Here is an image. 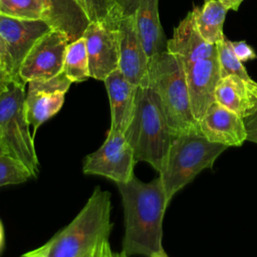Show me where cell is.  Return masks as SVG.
Masks as SVG:
<instances>
[{
	"label": "cell",
	"mask_w": 257,
	"mask_h": 257,
	"mask_svg": "<svg viewBox=\"0 0 257 257\" xmlns=\"http://www.w3.org/2000/svg\"><path fill=\"white\" fill-rule=\"evenodd\" d=\"M100 243V242H99ZM98 243V244H99ZM98 244L93 248V249H91L90 251H88L86 254H84L83 256H81V257H96V253H97V248H98Z\"/></svg>",
	"instance_id": "33"
},
{
	"label": "cell",
	"mask_w": 257,
	"mask_h": 257,
	"mask_svg": "<svg viewBox=\"0 0 257 257\" xmlns=\"http://www.w3.org/2000/svg\"><path fill=\"white\" fill-rule=\"evenodd\" d=\"M62 71L71 82H81L90 77L88 56L83 37L68 44Z\"/></svg>",
	"instance_id": "21"
},
{
	"label": "cell",
	"mask_w": 257,
	"mask_h": 257,
	"mask_svg": "<svg viewBox=\"0 0 257 257\" xmlns=\"http://www.w3.org/2000/svg\"><path fill=\"white\" fill-rule=\"evenodd\" d=\"M203 136L210 142L226 147H240L247 141L244 118L214 101L198 122Z\"/></svg>",
	"instance_id": "15"
},
{
	"label": "cell",
	"mask_w": 257,
	"mask_h": 257,
	"mask_svg": "<svg viewBox=\"0 0 257 257\" xmlns=\"http://www.w3.org/2000/svg\"><path fill=\"white\" fill-rule=\"evenodd\" d=\"M52 29L44 19H20L0 14V35L5 41L17 74L32 46Z\"/></svg>",
	"instance_id": "13"
},
{
	"label": "cell",
	"mask_w": 257,
	"mask_h": 257,
	"mask_svg": "<svg viewBox=\"0 0 257 257\" xmlns=\"http://www.w3.org/2000/svg\"><path fill=\"white\" fill-rule=\"evenodd\" d=\"M182 64V63H181ZM192 111L197 122L215 101V89L221 78L218 55L182 64Z\"/></svg>",
	"instance_id": "12"
},
{
	"label": "cell",
	"mask_w": 257,
	"mask_h": 257,
	"mask_svg": "<svg viewBox=\"0 0 257 257\" xmlns=\"http://www.w3.org/2000/svg\"><path fill=\"white\" fill-rule=\"evenodd\" d=\"M124 218L122 254L150 257L163 249V220L169 202L160 177L143 182L134 176L118 183Z\"/></svg>",
	"instance_id": "1"
},
{
	"label": "cell",
	"mask_w": 257,
	"mask_h": 257,
	"mask_svg": "<svg viewBox=\"0 0 257 257\" xmlns=\"http://www.w3.org/2000/svg\"><path fill=\"white\" fill-rule=\"evenodd\" d=\"M32 175L19 160L8 154L0 155V187L26 182Z\"/></svg>",
	"instance_id": "25"
},
{
	"label": "cell",
	"mask_w": 257,
	"mask_h": 257,
	"mask_svg": "<svg viewBox=\"0 0 257 257\" xmlns=\"http://www.w3.org/2000/svg\"><path fill=\"white\" fill-rule=\"evenodd\" d=\"M88 56L90 77L104 80L118 69L119 34L116 24L90 22L82 35Z\"/></svg>",
	"instance_id": "9"
},
{
	"label": "cell",
	"mask_w": 257,
	"mask_h": 257,
	"mask_svg": "<svg viewBox=\"0 0 257 257\" xmlns=\"http://www.w3.org/2000/svg\"><path fill=\"white\" fill-rule=\"evenodd\" d=\"M192 11L198 31L205 41L215 45L225 38L223 25L228 9L219 0L205 2L202 7H195Z\"/></svg>",
	"instance_id": "20"
},
{
	"label": "cell",
	"mask_w": 257,
	"mask_h": 257,
	"mask_svg": "<svg viewBox=\"0 0 257 257\" xmlns=\"http://www.w3.org/2000/svg\"><path fill=\"white\" fill-rule=\"evenodd\" d=\"M150 257H169V256H168V254L166 253V251L163 248V249L159 250L158 252H155L154 254H152Z\"/></svg>",
	"instance_id": "34"
},
{
	"label": "cell",
	"mask_w": 257,
	"mask_h": 257,
	"mask_svg": "<svg viewBox=\"0 0 257 257\" xmlns=\"http://www.w3.org/2000/svg\"><path fill=\"white\" fill-rule=\"evenodd\" d=\"M232 50L236 57L241 61H248L257 58V55L254 51V49L247 44L245 41L240 40V41H230Z\"/></svg>",
	"instance_id": "27"
},
{
	"label": "cell",
	"mask_w": 257,
	"mask_h": 257,
	"mask_svg": "<svg viewBox=\"0 0 257 257\" xmlns=\"http://www.w3.org/2000/svg\"><path fill=\"white\" fill-rule=\"evenodd\" d=\"M0 69L2 72V80L0 82L8 81L13 78L19 77V75L16 73L14 69L12 58L9 54L5 41L1 35H0Z\"/></svg>",
	"instance_id": "26"
},
{
	"label": "cell",
	"mask_w": 257,
	"mask_h": 257,
	"mask_svg": "<svg viewBox=\"0 0 257 257\" xmlns=\"http://www.w3.org/2000/svg\"><path fill=\"white\" fill-rule=\"evenodd\" d=\"M167 51L175 55L182 64L217 54L216 45L205 41L198 31L193 11L175 27L173 37L167 41Z\"/></svg>",
	"instance_id": "16"
},
{
	"label": "cell",
	"mask_w": 257,
	"mask_h": 257,
	"mask_svg": "<svg viewBox=\"0 0 257 257\" xmlns=\"http://www.w3.org/2000/svg\"><path fill=\"white\" fill-rule=\"evenodd\" d=\"M204 1H205V2H208V1H210V0H204Z\"/></svg>",
	"instance_id": "37"
},
{
	"label": "cell",
	"mask_w": 257,
	"mask_h": 257,
	"mask_svg": "<svg viewBox=\"0 0 257 257\" xmlns=\"http://www.w3.org/2000/svg\"><path fill=\"white\" fill-rule=\"evenodd\" d=\"M50 9L48 0H0V14L20 19H44Z\"/></svg>",
	"instance_id": "22"
},
{
	"label": "cell",
	"mask_w": 257,
	"mask_h": 257,
	"mask_svg": "<svg viewBox=\"0 0 257 257\" xmlns=\"http://www.w3.org/2000/svg\"><path fill=\"white\" fill-rule=\"evenodd\" d=\"M90 22L116 24L121 8L116 0H76Z\"/></svg>",
	"instance_id": "23"
},
{
	"label": "cell",
	"mask_w": 257,
	"mask_h": 257,
	"mask_svg": "<svg viewBox=\"0 0 257 257\" xmlns=\"http://www.w3.org/2000/svg\"><path fill=\"white\" fill-rule=\"evenodd\" d=\"M103 82L110 104L109 130L124 134L135 113L139 86L131 83L118 69L110 73Z\"/></svg>",
	"instance_id": "17"
},
{
	"label": "cell",
	"mask_w": 257,
	"mask_h": 257,
	"mask_svg": "<svg viewBox=\"0 0 257 257\" xmlns=\"http://www.w3.org/2000/svg\"><path fill=\"white\" fill-rule=\"evenodd\" d=\"M22 257H47L46 248L44 245H42L41 247H39L33 251L25 253Z\"/></svg>",
	"instance_id": "31"
},
{
	"label": "cell",
	"mask_w": 257,
	"mask_h": 257,
	"mask_svg": "<svg viewBox=\"0 0 257 257\" xmlns=\"http://www.w3.org/2000/svg\"><path fill=\"white\" fill-rule=\"evenodd\" d=\"M121 10L133 12L136 25L148 56L167 50V41L159 16V0H116Z\"/></svg>",
	"instance_id": "14"
},
{
	"label": "cell",
	"mask_w": 257,
	"mask_h": 257,
	"mask_svg": "<svg viewBox=\"0 0 257 257\" xmlns=\"http://www.w3.org/2000/svg\"><path fill=\"white\" fill-rule=\"evenodd\" d=\"M228 10H234L237 11L239 9V6L243 2V0H219Z\"/></svg>",
	"instance_id": "30"
},
{
	"label": "cell",
	"mask_w": 257,
	"mask_h": 257,
	"mask_svg": "<svg viewBox=\"0 0 257 257\" xmlns=\"http://www.w3.org/2000/svg\"><path fill=\"white\" fill-rule=\"evenodd\" d=\"M119 34L118 70L133 84L147 86L148 56L144 49L133 12L121 13L117 19Z\"/></svg>",
	"instance_id": "11"
},
{
	"label": "cell",
	"mask_w": 257,
	"mask_h": 257,
	"mask_svg": "<svg viewBox=\"0 0 257 257\" xmlns=\"http://www.w3.org/2000/svg\"><path fill=\"white\" fill-rule=\"evenodd\" d=\"M72 82L63 71L49 79L28 82L25 95V110L34 132L56 114L63 105L64 96Z\"/></svg>",
	"instance_id": "10"
},
{
	"label": "cell",
	"mask_w": 257,
	"mask_h": 257,
	"mask_svg": "<svg viewBox=\"0 0 257 257\" xmlns=\"http://www.w3.org/2000/svg\"><path fill=\"white\" fill-rule=\"evenodd\" d=\"M25 84L20 77L0 82V138L6 153L36 177L39 162L26 116Z\"/></svg>",
	"instance_id": "6"
},
{
	"label": "cell",
	"mask_w": 257,
	"mask_h": 257,
	"mask_svg": "<svg viewBox=\"0 0 257 257\" xmlns=\"http://www.w3.org/2000/svg\"><path fill=\"white\" fill-rule=\"evenodd\" d=\"M96 257H125V256L122 254V252L120 253L112 252L108 243V239H103L98 244Z\"/></svg>",
	"instance_id": "29"
},
{
	"label": "cell",
	"mask_w": 257,
	"mask_h": 257,
	"mask_svg": "<svg viewBox=\"0 0 257 257\" xmlns=\"http://www.w3.org/2000/svg\"><path fill=\"white\" fill-rule=\"evenodd\" d=\"M67 35L61 30L52 29L39 38L20 64L18 75L27 84L33 80H44L60 74L66 48Z\"/></svg>",
	"instance_id": "8"
},
{
	"label": "cell",
	"mask_w": 257,
	"mask_h": 257,
	"mask_svg": "<svg viewBox=\"0 0 257 257\" xmlns=\"http://www.w3.org/2000/svg\"><path fill=\"white\" fill-rule=\"evenodd\" d=\"M228 147L210 142L196 128L173 137L159 177L168 202L203 170L212 168Z\"/></svg>",
	"instance_id": "4"
},
{
	"label": "cell",
	"mask_w": 257,
	"mask_h": 257,
	"mask_svg": "<svg viewBox=\"0 0 257 257\" xmlns=\"http://www.w3.org/2000/svg\"><path fill=\"white\" fill-rule=\"evenodd\" d=\"M110 194L96 187L74 219L44 244L47 257H81L108 239Z\"/></svg>",
	"instance_id": "2"
},
{
	"label": "cell",
	"mask_w": 257,
	"mask_h": 257,
	"mask_svg": "<svg viewBox=\"0 0 257 257\" xmlns=\"http://www.w3.org/2000/svg\"><path fill=\"white\" fill-rule=\"evenodd\" d=\"M4 241H5V238H4V229H3V225L0 221V253L2 252L3 250V247H4Z\"/></svg>",
	"instance_id": "32"
},
{
	"label": "cell",
	"mask_w": 257,
	"mask_h": 257,
	"mask_svg": "<svg viewBox=\"0 0 257 257\" xmlns=\"http://www.w3.org/2000/svg\"><path fill=\"white\" fill-rule=\"evenodd\" d=\"M50 9L45 21L53 28L64 32L69 42L82 37L90 21L76 0H48Z\"/></svg>",
	"instance_id": "19"
},
{
	"label": "cell",
	"mask_w": 257,
	"mask_h": 257,
	"mask_svg": "<svg viewBox=\"0 0 257 257\" xmlns=\"http://www.w3.org/2000/svg\"><path fill=\"white\" fill-rule=\"evenodd\" d=\"M137 161L125 136L108 130L103 144L83 161L82 171L86 175L102 176L115 184L128 182L134 175Z\"/></svg>",
	"instance_id": "7"
},
{
	"label": "cell",
	"mask_w": 257,
	"mask_h": 257,
	"mask_svg": "<svg viewBox=\"0 0 257 257\" xmlns=\"http://www.w3.org/2000/svg\"><path fill=\"white\" fill-rule=\"evenodd\" d=\"M215 45L217 49L221 77H226L228 75H237L246 80L252 79L247 73L242 62L234 54L230 44V40L224 38L223 40L217 42Z\"/></svg>",
	"instance_id": "24"
},
{
	"label": "cell",
	"mask_w": 257,
	"mask_h": 257,
	"mask_svg": "<svg viewBox=\"0 0 257 257\" xmlns=\"http://www.w3.org/2000/svg\"><path fill=\"white\" fill-rule=\"evenodd\" d=\"M2 80V72H1V69H0V81Z\"/></svg>",
	"instance_id": "36"
},
{
	"label": "cell",
	"mask_w": 257,
	"mask_h": 257,
	"mask_svg": "<svg viewBox=\"0 0 257 257\" xmlns=\"http://www.w3.org/2000/svg\"><path fill=\"white\" fill-rule=\"evenodd\" d=\"M147 86L159 97L174 136L198 127L180 60L167 50L148 60Z\"/></svg>",
	"instance_id": "5"
},
{
	"label": "cell",
	"mask_w": 257,
	"mask_h": 257,
	"mask_svg": "<svg viewBox=\"0 0 257 257\" xmlns=\"http://www.w3.org/2000/svg\"><path fill=\"white\" fill-rule=\"evenodd\" d=\"M215 101L245 118L257 109V82L237 75L221 77L215 89Z\"/></svg>",
	"instance_id": "18"
},
{
	"label": "cell",
	"mask_w": 257,
	"mask_h": 257,
	"mask_svg": "<svg viewBox=\"0 0 257 257\" xmlns=\"http://www.w3.org/2000/svg\"><path fill=\"white\" fill-rule=\"evenodd\" d=\"M4 154H7L6 153V150H5V147L1 141V138H0V155H4Z\"/></svg>",
	"instance_id": "35"
},
{
	"label": "cell",
	"mask_w": 257,
	"mask_h": 257,
	"mask_svg": "<svg viewBox=\"0 0 257 257\" xmlns=\"http://www.w3.org/2000/svg\"><path fill=\"white\" fill-rule=\"evenodd\" d=\"M133 148L137 162L150 164L160 172L174 135L156 92L139 86L133 119L123 134Z\"/></svg>",
	"instance_id": "3"
},
{
	"label": "cell",
	"mask_w": 257,
	"mask_h": 257,
	"mask_svg": "<svg viewBox=\"0 0 257 257\" xmlns=\"http://www.w3.org/2000/svg\"><path fill=\"white\" fill-rule=\"evenodd\" d=\"M247 133V141L257 144V109L244 118Z\"/></svg>",
	"instance_id": "28"
}]
</instances>
